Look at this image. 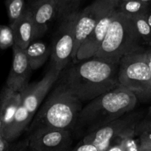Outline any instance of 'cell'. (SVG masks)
I'll use <instances>...</instances> for the list:
<instances>
[{
    "label": "cell",
    "instance_id": "cell-28",
    "mask_svg": "<svg viewBox=\"0 0 151 151\" xmlns=\"http://www.w3.org/2000/svg\"><path fill=\"white\" fill-rule=\"evenodd\" d=\"M3 133V111L2 103L0 99V137H2Z\"/></svg>",
    "mask_w": 151,
    "mask_h": 151
},
{
    "label": "cell",
    "instance_id": "cell-27",
    "mask_svg": "<svg viewBox=\"0 0 151 151\" xmlns=\"http://www.w3.org/2000/svg\"><path fill=\"white\" fill-rule=\"evenodd\" d=\"M70 151H98L95 145L90 143L81 142Z\"/></svg>",
    "mask_w": 151,
    "mask_h": 151
},
{
    "label": "cell",
    "instance_id": "cell-4",
    "mask_svg": "<svg viewBox=\"0 0 151 151\" xmlns=\"http://www.w3.org/2000/svg\"><path fill=\"white\" fill-rule=\"evenodd\" d=\"M131 18L116 12L96 57L119 63L124 56L143 49Z\"/></svg>",
    "mask_w": 151,
    "mask_h": 151
},
{
    "label": "cell",
    "instance_id": "cell-17",
    "mask_svg": "<svg viewBox=\"0 0 151 151\" xmlns=\"http://www.w3.org/2000/svg\"><path fill=\"white\" fill-rule=\"evenodd\" d=\"M32 119V116L21 104L12 123L3 134L2 138L10 142H13L27 128Z\"/></svg>",
    "mask_w": 151,
    "mask_h": 151
},
{
    "label": "cell",
    "instance_id": "cell-36",
    "mask_svg": "<svg viewBox=\"0 0 151 151\" xmlns=\"http://www.w3.org/2000/svg\"><path fill=\"white\" fill-rule=\"evenodd\" d=\"M148 46H149V47H151V42L150 43V44H148Z\"/></svg>",
    "mask_w": 151,
    "mask_h": 151
},
{
    "label": "cell",
    "instance_id": "cell-8",
    "mask_svg": "<svg viewBox=\"0 0 151 151\" xmlns=\"http://www.w3.org/2000/svg\"><path fill=\"white\" fill-rule=\"evenodd\" d=\"M140 118L139 114L124 115L86 134L82 142L94 145L98 151H106L122 133L137 126Z\"/></svg>",
    "mask_w": 151,
    "mask_h": 151
},
{
    "label": "cell",
    "instance_id": "cell-21",
    "mask_svg": "<svg viewBox=\"0 0 151 151\" xmlns=\"http://www.w3.org/2000/svg\"><path fill=\"white\" fill-rule=\"evenodd\" d=\"M10 25L14 23L26 10L25 0H5Z\"/></svg>",
    "mask_w": 151,
    "mask_h": 151
},
{
    "label": "cell",
    "instance_id": "cell-13",
    "mask_svg": "<svg viewBox=\"0 0 151 151\" xmlns=\"http://www.w3.org/2000/svg\"><path fill=\"white\" fill-rule=\"evenodd\" d=\"M14 35L15 44L24 50L37 38L36 29L30 9L26 8L23 14L10 25Z\"/></svg>",
    "mask_w": 151,
    "mask_h": 151
},
{
    "label": "cell",
    "instance_id": "cell-32",
    "mask_svg": "<svg viewBox=\"0 0 151 151\" xmlns=\"http://www.w3.org/2000/svg\"><path fill=\"white\" fill-rule=\"evenodd\" d=\"M139 1L145 3H147V4H151V0H139Z\"/></svg>",
    "mask_w": 151,
    "mask_h": 151
},
{
    "label": "cell",
    "instance_id": "cell-23",
    "mask_svg": "<svg viewBox=\"0 0 151 151\" xmlns=\"http://www.w3.org/2000/svg\"><path fill=\"white\" fill-rule=\"evenodd\" d=\"M14 44V35L10 25L0 24V49L6 50L13 47Z\"/></svg>",
    "mask_w": 151,
    "mask_h": 151
},
{
    "label": "cell",
    "instance_id": "cell-15",
    "mask_svg": "<svg viewBox=\"0 0 151 151\" xmlns=\"http://www.w3.org/2000/svg\"><path fill=\"white\" fill-rule=\"evenodd\" d=\"M2 103L3 133L9 128L13 122L16 111L21 105V93L15 92L5 86L0 94Z\"/></svg>",
    "mask_w": 151,
    "mask_h": 151
},
{
    "label": "cell",
    "instance_id": "cell-22",
    "mask_svg": "<svg viewBox=\"0 0 151 151\" xmlns=\"http://www.w3.org/2000/svg\"><path fill=\"white\" fill-rule=\"evenodd\" d=\"M131 19L134 22L137 33L139 34L143 42L146 43L148 45L151 42V27L146 19L145 15L139 16Z\"/></svg>",
    "mask_w": 151,
    "mask_h": 151
},
{
    "label": "cell",
    "instance_id": "cell-20",
    "mask_svg": "<svg viewBox=\"0 0 151 151\" xmlns=\"http://www.w3.org/2000/svg\"><path fill=\"white\" fill-rule=\"evenodd\" d=\"M57 7V15L61 19L78 11L81 0H55Z\"/></svg>",
    "mask_w": 151,
    "mask_h": 151
},
{
    "label": "cell",
    "instance_id": "cell-1",
    "mask_svg": "<svg viewBox=\"0 0 151 151\" xmlns=\"http://www.w3.org/2000/svg\"><path fill=\"white\" fill-rule=\"evenodd\" d=\"M118 71L119 63L94 56L69 68L59 83L81 102H91L120 86Z\"/></svg>",
    "mask_w": 151,
    "mask_h": 151
},
{
    "label": "cell",
    "instance_id": "cell-31",
    "mask_svg": "<svg viewBox=\"0 0 151 151\" xmlns=\"http://www.w3.org/2000/svg\"><path fill=\"white\" fill-rule=\"evenodd\" d=\"M145 17L147 22H148L149 25H150V27H151V4H150V6H149L148 9H147V13H146L145 14Z\"/></svg>",
    "mask_w": 151,
    "mask_h": 151
},
{
    "label": "cell",
    "instance_id": "cell-30",
    "mask_svg": "<svg viewBox=\"0 0 151 151\" xmlns=\"http://www.w3.org/2000/svg\"><path fill=\"white\" fill-rule=\"evenodd\" d=\"M145 56L147 65H148L151 72V47H149V49L147 50H145Z\"/></svg>",
    "mask_w": 151,
    "mask_h": 151
},
{
    "label": "cell",
    "instance_id": "cell-9",
    "mask_svg": "<svg viewBox=\"0 0 151 151\" xmlns=\"http://www.w3.org/2000/svg\"><path fill=\"white\" fill-rule=\"evenodd\" d=\"M72 143L71 131L44 127L30 131L27 147L30 151H70Z\"/></svg>",
    "mask_w": 151,
    "mask_h": 151
},
{
    "label": "cell",
    "instance_id": "cell-5",
    "mask_svg": "<svg viewBox=\"0 0 151 151\" xmlns=\"http://www.w3.org/2000/svg\"><path fill=\"white\" fill-rule=\"evenodd\" d=\"M119 84L142 102L151 100V72L144 48L124 56L119 63Z\"/></svg>",
    "mask_w": 151,
    "mask_h": 151
},
{
    "label": "cell",
    "instance_id": "cell-3",
    "mask_svg": "<svg viewBox=\"0 0 151 151\" xmlns=\"http://www.w3.org/2000/svg\"><path fill=\"white\" fill-rule=\"evenodd\" d=\"M81 103L59 83L37 114L29 128V131L44 127L71 131L76 125L83 109Z\"/></svg>",
    "mask_w": 151,
    "mask_h": 151
},
{
    "label": "cell",
    "instance_id": "cell-25",
    "mask_svg": "<svg viewBox=\"0 0 151 151\" xmlns=\"http://www.w3.org/2000/svg\"><path fill=\"white\" fill-rule=\"evenodd\" d=\"M140 151H151V133H143L139 136Z\"/></svg>",
    "mask_w": 151,
    "mask_h": 151
},
{
    "label": "cell",
    "instance_id": "cell-34",
    "mask_svg": "<svg viewBox=\"0 0 151 151\" xmlns=\"http://www.w3.org/2000/svg\"><path fill=\"white\" fill-rule=\"evenodd\" d=\"M19 151H24V148H23V145H20V149H19Z\"/></svg>",
    "mask_w": 151,
    "mask_h": 151
},
{
    "label": "cell",
    "instance_id": "cell-10",
    "mask_svg": "<svg viewBox=\"0 0 151 151\" xmlns=\"http://www.w3.org/2000/svg\"><path fill=\"white\" fill-rule=\"evenodd\" d=\"M60 74L61 72L52 66L41 81L29 84L24 90L20 92L21 104L32 118Z\"/></svg>",
    "mask_w": 151,
    "mask_h": 151
},
{
    "label": "cell",
    "instance_id": "cell-33",
    "mask_svg": "<svg viewBox=\"0 0 151 151\" xmlns=\"http://www.w3.org/2000/svg\"><path fill=\"white\" fill-rule=\"evenodd\" d=\"M128 1V0H117L118 3H122V2H124V1Z\"/></svg>",
    "mask_w": 151,
    "mask_h": 151
},
{
    "label": "cell",
    "instance_id": "cell-14",
    "mask_svg": "<svg viewBox=\"0 0 151 151\" xmlns=\"http://www.w3.org/2000/svg\"><path fill=\"white\" fill-rule=\"evenodd\" d=\"M34 24L36 29V36L45 33L50 21L57 15V7L55 0H35L29 7Z\"/></svg>",
    "mask_w": 151,
    "mask_h": 151
},
{
    "label": "cell",
    "instance_id": "cell-16",
    "mask_svg": "<svg viewBox=\"0 0 151 151\" xmlns=\"http://www.w3.org/2000/svg\"><path fill=\"white\" fill-rule=\"evenodd\" d=\"M24 52L32 70H36L42 66L51 55V48L43 41H33Z\"/></svg>",
    "mask_w": 151,
    "mask_h": 151
},
{
    "label": "cell",
    "instance_id": "cell-19",
    "mask_svg": "<svg viewBox=\"0 0 151 151\" xmlns=\"http://www.w3.org/2000/svg\"><path fill=\"white\" fill-rule=\"evenodd\" d=\"M135 128L134 126L126 130L114 142L120 145L123 151H140L139 141L135 139Z\"/></svg>",
    "mask_w": 151,
    "mask_h": 151
},
{
    "label": "cell",
    "instance_id": "cell-12",
    "mask_svg": "<svg viewBox=\"0 0 151 151\" xmlns=\"http://www.w3.org/2000/svg\"><path fill=\"white\" fill-rule=\"evenodd\" d=\"M117 12V7L109 10L101 18L88 38L83 43L78 50L75 58L78 60H83L95 56L100 49L111 23Z\"/></svg>",
    "mask_w": 151,
    "mask_h": 151
},
{
    "label": "cell",
    "instance_id": "cell-7",
    "mask_svg": "<svg viewBox=\"0 0 151 151\" xmlns=\"http://www.w3.org/2000/svg\"><path fill=\"white\" fill-rule=\"evenodd\" d=\"M78 12L62 19L51 48L52 66L60 72H63L69 60L72 59L75 44V22Z\"/></svg>",
    "mask_w": 151,
    "mask_h": 151
},
{
    "label": "cell",
    "instance_id": "cell-2",
    "mask_svg": "<svg viewBox=\"0 0 151 151\" xmlns=\"http://www.w3.org/2000/svg\"><path fill=\"white\" fill-rule=\"evenodd\" d=\"M137 97L122 86L91 100L80 113L79 129H86L87 134L131 112L137 103Z\"/></svg>",
    "mask_w": 151,
    "mask_h": 151
},
{
    "label": "cell",
    "instance_id": "cell-6",
    "mask_svg": "<svg viewBox=\"0 0 151 151\" xmlns=\"http://www.w3.org/2000/svg\"><path fill=\"white\" fill-rule=\"evenodd\" d=\"M117 0H94L81 11L78 12L75 27V49L72 59L101 18L109 10L118 7Z\"/></svg>",
    "mask_w": 151,
    "mask_h": 151
},
{
    "label": "cell",
    "instance_id": "cell-18",
    "mask_svg": "<svg viewBox=\"0 0 151 151\" xmlns=\"http://www.w3.org/2000/svg\"><path fill=\"white\" fill-rule=\"evenodd\" d=\"M150 4L142 2L139 0H128L118 4L117 10L125 16L134 18L145 15Z\"/></svg>",
    "mask_w": 151,
    "mask_h": 151
},
{
    "label": "cell",
    "instance_id": "cell-24",
    "mask_svg": "<svg viewBox=\"0 0 151 151\" xmlns=\"http://www.w3.org/2000/svg\"><path fill=\"white\" fill-rule=\"evenodd\" d=\"M143 133H151V114L140 120L136 126V136H139Z\"/></svg>",
    "mask_w": 151,
    "mask_h": 151
},
{
    "label": "cell",
    "instance_id": "cell-26",
    "mask_svg": "<svg viewBox=\"0 0 151 151\" xmlns=\"http://www.w3.org/2000/svg\"><path fill=\"white\" fill-rule=\"evenodd\" d=\"M11 143L5 139L0 137V151H19V146L13 147Z\"/></svg>",
    "mask_w": 151,
    "mask_h": 151
},
{
    "label": "cell",
    "instance_id": "cell-29",
    "mask_svg": "<svg viewBox=\"0 0 151 151\" xmlns=\"http://www.w3.org/2000/svg\"><path fill=\"white\" fill-rule=\"evenodd\" d=\"M106 151H123V150L119 143L114 142Z\"/></svg>",
    "mask_w": 151,
    "mask_h": 151
},
{
    "label": "cell",
    "instance_id": "cell-11",
    "mask_svg": "<svg viewBox=\"0 0 151 151\" xmlns=\"http://www.w3.org/2000/svg\"><path fill=\"white\" fill-rule=\"evenodd\" d=\"M13 62L6 86L15 92H22L29 86L31 69L24 50L16 45L13 47Z\"/></svg>",
    "mask_w": 151,
    "mask_h": 151
},
{
    "label": "cell",
    "instance_id": "cell-35",
    "mask_svg": "<svg viewBox=\"0 0 151 151\" xmlns=\"http://www.w3.org/2000/svg\"><path fill=\"white\" fill-rule=\"evenodd\" d=\"M149 114H151V107L150 109V111H149Z\"/></svg>",
    "mask_w": 151,
    "mask_h": 151
}]
</instances>
